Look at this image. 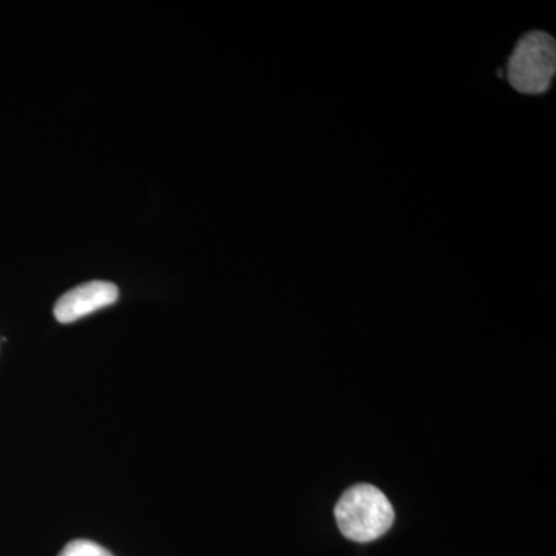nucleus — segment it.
Here are the masks:
<instances>
[{"label":"nucleus","instance_id":"obj_1","mask_svg":"<svg viewBox=\"0 0 556 556\" xmlns=\"http://www.w3.org/2000/svg\"><path fill=\"white\" fill-rule=\"evenodd\" d=\"M339 530L348 540L371 543L386 535L394 522V508L382 490L371 484L348 489L334 508Z\"/></svg>","mask_w":556,"mask_h":556},{"label":"nucleus","instance_id":"obj_2","mask_svg":"<svg viewBox=\"0 0 556 556\" xmlns=\"http://www.w3.org/2000/svg\"><path fill=\"white\" fill-rule=\"evenodd\" d=\"M556 72V43L546 31H530L518 40L507 64V79L519 93L548 90Z\"/></svg>","mask_w":556,"mask_h":556},{"label":"nucleus","instance_id":"obj_3","mask_svg":"<svg viewBox=\"0 0 556 556\" xmlns=\"http://www.w3.org/2000/svg\"><path fill=\"white\" fill-rule=\"evenodd\" d=\"M119 291L116 285L110 281H89L65 292L56 306L54 317L61 324H73L79 318L90 316L102 308L113 305L118 300Z\"/></svg>","mask_w":556,"mask_h":556},{"label":"nucleus","instance_id":"obj_4","mask_svg":"<svg viewBox=\"0 0 556 556\" xmlns=\"http://www.w3.org/2000/svg\"><path fill=\"white\" fill-rule=\"evenodd\" d=\"M60 556H113L108 548L90 540H75L62 548Z\"/></svg>","mask_w":556,"mask_h":556}]
</instances>
